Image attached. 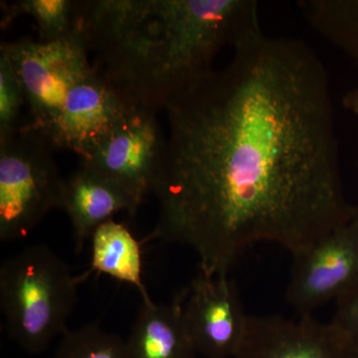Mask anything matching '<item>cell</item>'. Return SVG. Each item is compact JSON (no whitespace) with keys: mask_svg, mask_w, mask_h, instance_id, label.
Segmentation results:
<instances>
[{"mask_svg":"<svg viewBox=\"0 0 358 358\" xmlns=\"http://www.w3.org/2000/svg\"><path fill=\"white\" fill-rule=\"evenodd\" d=\"M166 103V147L145 242L183 245L228 275L261 242L292 255L352 219L329 75L303 40L259 33Z\"/></svg>","mask_w":358,"mask_h":358,"instance_id":"1","label":"cell"},{"mask_svg":"<svg viewBox=\"0 0 358 358\" xmlns=\"http://www.w3.org/2000/svg\"><path fill=\"white\" fill-rule=\"evenodd\" d=\"M94 69L129 103L157 113L226 46L262 32L256 0L78 1Z\"/></svg>","mask_w":358,"mask_h":358,"instance_id":"2","label":"cell"},{"mask_svg":"<svg viewBox=\"0 0 358 358\" xmlns=\"http://www.w3.org/2000/svg\"><path fill=\"white\" fill-rule=\"evenodd\" d=\"M88 274H73L45 244L6 259L0 267V306L11 341L30 355L45 352L67 331L78 288Z\"/></svg>","mask_w":358,"mask_h":358,"instance_id":"3","label":"cell"},{"mask_svg":"<svg viewBox=\"0 0 358 358\" xmlns=\"http://www.w3.org/2000/svg\"><path fill=\"white\" fill-rule=\"evenodd\" d=\"M43 136L20 131L0 141V240L28 236L54 208H61L65 179Z\"/></svg>","mask_w":358,"mask_h":358,"instance_id":"4","label":"cell"},{"mask_svg":"<svg viewBox=\"0 0 358 358\" xmlns=\"http://www.w3.org/2000/svg\"><path fill=\"white\" fill-rule=\"evenodd\" d=\"M20 80L30 121L20 131L39 134L47 141L71 88L92 69L88 51L79 34L58 41L31 38L2 43Z\"/></svg>","mask_w":358,"mask_h":358,"instance_id":"5","label":"cell"},{"mask_svg":"<svg viewBox=\"0 0 358 358\" xmlns=\"http://www.w3.org/2000/svg\"><path fill=\"white\" fill-rule=\"evenodd\" d=\"M166 138L157 113L136 108L93 150L81 166L121 185L141 206L152 192Z\"/></svg>","mask_w":358,"mask_h":358,"instance_id":"6","label":"cell"},{"mask_svg":"<svg viewBox=\"0 0 358 358\" xmlns=\"http://www.w3.org/2000/svg\"><path fill=\"white\" fill-rule=\"evenodd\" d=\"M286 299L300 317L336 300L358 279V226L336 228L294 254Z\"/></svg>","mask_w":358,"mask_h":358,"instance_id":"7","label":"cell"},{"mask_svg":"<svg viewBox=\"0 0 358 358\" xmlns=\"http://www.w3.org/2000/svg\"><path fill=\"white\" fill-rule=\"evenodd\" d=\"M186 289L183 317L197 355L234 358L248 319L236 282L199 271Z\"/></svg>","mask_w":358,"mask_h":358,"instance_id":"8","label":"cell"},{"mask_svg":"<svg viewBox=\"0 0 358 358\" xmlns=\"http://www.w3.org/2000/svg\"><path fill=\"white\" fill-rule=\"evenodd\" d=\"M136 108L92 66L71 88L47 141L53 148L71 150L82 159H87Z\"/></svg>","mask_w":358,"mask_h":358,"instance_id":"9","label":"cell"},{"mask_svg":"<svg viewBox=\"0 0 358 358\" xmlns=\"http://www.w3.org/2000/svg\"><path fill=\"white\" fill-rule=\"evenodd\" d=\"M353 352L333 322L313 315L289 320L248 315L234 358H352Z\"/></svg>","mask_w":358,"mask_h":358,"instance_id":"10","label":"cell"},{"mask_svg":"<svg viewBox=\"0 0 358 358\" xmlns=\"http://www.w3.org/2000/svg\"><path fill=\"white\" fill-rule=\"evenodd\" d=\"M140 208L121 185L81 166L65 179L61 209L69 216L78 253L96 228L119 212L134 216Z\"/></svg>","mask_w":358,"mask_h":358,"instance_id":"11","label":"cell"},{"mask_svg":"<svg viewBox=\"0 0 358 358\" xmlns=\"http://www.w3.org/2000/svg\"><path fill=\"white\" fill-rule=\"evenodd\" d=\"M187 289L169 303L143 299L138 317L126 341L129 358H195L196 350L183 317Z\"/></svg>","mask_w":358,"mask_h":358,"instance_id":"12","label":"cell"},{"mask_svg":"<svg viewBox=\"0 0 358 358\" xmlns=\"http://www.w3.org/2000/svg\"><path fill=\"white\" fill-rule=\"evenodd\" d=\"M91 240L92 271L134 286L141 299L150 296L143 282L141 244L126 225L112 219L99 226Z\"/></svg>","mask_w":358,"mask_h":358,"instance_id":"13","label":"cell"},{"mask_svg":"<svg viewBox=\"0 0 358 358\" xmlns=\"http://www.w3.org/2000/svg\"><path fill=\"white\" fill-rule=\"evenodd\" d=\"M298 6L308 24L358 67V0H301Z\"/></svg>","mask_w":358,"mask_h":358,"instance_id":"14","label":"cell"},{"mask_svg":"<svg viewBox=\"0 0 358 358\" xmlns=\"http://www.w3.org/2000/svg\"><path fill=\"white\" fill-rule=\"evenodd\" d=\"M78 1L71 0H20L1 2V27L21 15L31 16L36 21L40 41L51 42L76 36Z\"/></svg>","mask_w":358,"mask_h":358,"instance_id":"15","label":"cell"},{"mask_svg":"<svg viewBox=\"0 0 358 358\" xmlns=\"http://www.w3.org/2000/svg\"><path fill=\"white\" fill-rule=\"evenodd\" d=\"M53 358H129L126 341L98 322L67 329Z\"/></svg>","mask_w":358,"mask_h":358,"instance_id":"16","label":"cell"},{"mask_svg":"<svg viewBox=\"0 0 358 358\" xmlns=\"http://www.w3.org/2000/svg\"><path fill=\"white\" fill-rule=\"evenodd\" d=\"M24 94L6 54L0 52V141L20 133L21 108Z\"/></svg>","mask_w":358,"mask_h":358,"instance_id":"17","label":"cell"},{"mask_svg":"<svg viewBox=\"0 0 358 358\" xmlns=\"http://www.w3.org/2000/svg\"><path fill=\"white\" fill-rule=\"evenodd\" d=\"M353 355H358V279L336 300V312L331 320Z\"/></svg>","mask_w":358,"mask_h":358,"instance_id":"18","label":"cell"},{"mask_svg":"<svg viewBox=\"0 0 358 358\" xmlns=\"http://www.w3.org/2000/svg\"><path fill=\"white\" fill-rule=\"evenodd\" d=\"M343 105L345 109L350 110L355 115H358V88L348 91L343 96Z\"/></svg>","mask_w":358,"mask_h":358,"instance_id":"19","label":"cell"},{"mask_svg":"<svg viewBox=\"0 0 358 358\" xmlns=\"http://www.w3.org/2000/svg\"><path fill=\"white\" fill-rule=\"evenodd\" d=\"M352 220L355 221V222L357 223L358 226V206L355 207V209H353Z\"/></svg>","mask_w":358,"mask_h":358,"instance_id":"20","label":"cell"},{"mask_svg":"<svg viewBox=\"0 0 358 358\" xmlns=\"http://www.w3.org/2000/svg\"><path fill=\"white\" fill-rule=\"evenodd\" d=\"M352 358H358V355H353Z\"/></svg>","mask_w":358,"mask_h":358,"instance_id":"21","label":"cell"}]
</instances>
